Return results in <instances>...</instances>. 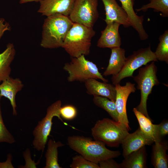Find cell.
<instances>
[{
    "label": "cell",
    "mask_w": 168,
    "mask_h": 168,
    "mask_svg": "<svg viewBox=\"0 0 168 168\" xmlns=\"http://www.w3.org/2000/svg\"><path fill=\"white\" fill-rule=\"evenodd\" d=\"M70 147L87 160L98 164L103 160L114 158L119 156V151H112L107 148L103 142L93 140L83 136L73 135L67 138Z\"/></svg>",
    "instance_id": "1"
},
{
    "label": "cell",
    "mask_w": 168,
    "mask_h": 168,
    "mask_svg": "<svg viewBox=\"0 0 168 168\" xmlns=\"http://www.w3.org/2000/svg\"><path fill=\"white\" fill-rule=\"evenodd\" d=\"M73 23L68 16L61 14L47 16L43 26L41 46L50 49L62 47Z\"/></svg>",
    "instance_id": "2"
},
{
    "label": "cell",
    "mask_w": 168,
    "mask_h": 168,
    "mask_svg": "<svg viewBox=\"0 0 168 168\" xmlns=\"http://www.w3.org/2000/svg\"><path fill=\"white\" fill-rule=\"evenodd\" d=\"M95 34L93 27L73 23L62 47L71 58L90 54L91 40Z\"/></svg>",
    "instance_id": "3"
},
{
    "label": "cell",
    "mask_w": 168,
    "mask_h": 168,
    "mask_svg": "<svg viewBox=\"0 0 168 168\" xmlns=\"http://www.w3.org/2000/svg\"><path fill=\"white\" fill-rule=\"evenodd\" d=\"M124 124L107 118L98 120L91 129L94 140L110 147H117L129 133Z\"/></svg>",
    "instance_id": "4"
},
{
    "label": "cell",
    "mask_w": 168,
    "mask_h": 168,
    "mask_svg": "<svg viewBox=\"0 0 168 168\" xmlns=\"http://www.w3.org/2000/svg\"><path fill=\"white\" fill-rule=\"evenodd\" d=\"M82 55L78 57L71 58L69 62L64 64L63 69L68 74L67 80L69 82H84L91 78L100 79L103 82L108 81L103 77L96 65L87 60Z\"/></svg>",
    "instance_id": "5"
},
{
    "label": "cell",
    "mask_w": 168,
    "mask_h": 168,
    "mask_svg": "<svg viewBox=\"0 0 168 168\" xmlns=\"http://www.w3.org/2000/svg\"><path fill=\"white\" fill-rule=\"evenodd\" d=\"M157 70L155 62L152 61L150 64L140 68L138 75L133 77L137 85V88L140 90L141 95L140 103L136 108L149 119L147 110V101L153 86L160 83L156 75Z\"/></svg>",
    "instance_id": "6"
},
{
    "label": "cell",
    "mask_w": 168,
    "mask_h": 168,
    "mask_svg": "<svg viewBox=\"0 0 168 168\" xmlns=\"http://www.w3.org/2000/svg\"><path fill=\"white\" fill-rule=\"evenodd\" d=\"M61 105V101L59 100L49 106L45 116L38 122L34 128L33 132L34 138L32 145L34 148L38 151L43 152L44 150L48 137L51 130L53 118L57 117L63 122L59 112Z\"/></svg>",
    "instance_id": "7"
},
{
    "label": "cell",
    "mask_w": 168,
    "mask_h": 168,
    "mask_svg": "<svg viewBox=\"0 0 168 168\" xmlns=\"http://www.w3.org/2000/svg\"><path fill=\"white\" fill-rule=\"evenodd\" d=\"M154 52L152 51L150 46L141 48L134 51L132 54L127 58L125 65L117 74L112 76L111 80L113 84H119L124 78L133 77V73L142 65H146L150 62H157Z\"/></svg>",
    "instance_id": "8"
},
{
    "label": "cell",
    "mask_w": 168,
    "mask_h": 168,
    "mask_svg": "<svg viewBox=\"0 0 168 168\" xmlns=\"http://www.w3.org/2000/svg\"><path fill=\"white\" fill-rule=\"evenodd\" d=\"M98 0H75L68 17L73 23L93 27L99 17Z\"/></svg>",
    "instance_id": "9"
},
{
    "label": "cell",
    "mask_w": 168,
    "mask_h": 168,
    "mask_svg": "<svg viewBox=\"0 0 168 168\" xmlns=\"http://www.w3.org/2000/svg\"><path fill=\"white\" fill-rule=\"evenodd\" d=\"M114 86L116 90L115 102L118 114V122L125 125L129 130L130 128L127 113L126 104L130 94L135 92L136 90L135 84L128 82L124 86H121L119 84Z\"/></svg>",
    "instance_id": "10"
},
{
    "label": "cell",
    "mask_w": 168,
    "mask_h": 168,
    "mask_svg": "<svg viewBox=\"0 0 168 168\" xmlns=\"http://www.w3.org/2000/svg\"><path fill=\"white\" fill-rule=\"evenodd\" d=\"M154 142V140L138 128L133 133H128L122 143L123 155L124 158L131 153L143 146L150 145Z\"/></svg>",
    "instance_id": "11"
},
{
    "label": "cell",
    "mask_w": 168,
    "mask_h": 168,
    "mask_svg": "<svg viewBox=\"0 0 168 168\" xmlns=\"http://www.w3.org/2000/svg\"><path fill=\"white\" fill-rule=\"evenodd\" d=\"M75 0H42L38 12L47 16L56 14L68 16Z\"/></svg>",
    "instance_id": "12"
},
{
    "label": "cell",
    "mask_w": 168,
    "mask_h": 168,
    "mask_svg": "<svg viewBox=\"0 0 168 168\" xmlns=\"http://www.w3.org/2000/svg\"><path fill=\"white\" fill-rule=\"evenodd\" d=\"M104 5L105 13V21L107 24L115 22L124 27L131 26L128 16L116 0H101Z\"/></svg>",
    "instance_id": "13"
},
{
    "label": "cell",
    "mask_w": 168,
    "mask_h": 168,
    "mask_svg": "<svg viewBox=\"0 0 168 168\" xmlns=\"http://www.w3.org/2000/svg\"><path fill=\"white\" fill-rule=\"evenodd\" d=\"M105 29L101 31L97 46L100 48H113L120 47L121 38L119 33L120 24L115 22L106 24Z\"/></svg>",
    "instance_id": "14"
},
{
    "label": "cell",
    "mask_w": 168,
    "mask_h": 168,
    "mask_svg": "<svg viewBox=\"0 0 168 168\" xmlns=\"http://www.w3.org/2000/svg\"><path fill=\"white\" fill-rule=\"evenodd\" d=\"M86 93L89 95L107 98L115 102L116 90L113 84L100 82L94 78L88 79L84 82Z\"/></svg>",
    "instance_id": "15"
},
{
    "label": "cell",
    "mask_w": 168,
    "mask_h": 168,
    "mask_svg": "<svg viewBox=\"0 0 168 168\" xmlns=\"http://www.w3.org/2000/svg\"><path fill=\"white\" fill-rule=\"evenodd\" d=\"M24 85L18 78H13L9 77L2 82L0 84V96H4L9 100L13 110L14 115H17L16 96L21 90Z\"/></svg>",
    "instance_id": "16"
},
{
    "label": "cell",
    "mask_w": 168,
    "mask_h": 168,
    "mask_svg": "<svg viewBox=\"0 0 168 168\" xmlns=\"http://www.w3.org/2000/svg\"><path fill=\"white\" fill-rule=\"evenodd\" d=\"M122 6L128 16L132 26L138 32L139 38L142 40H147L148 37L143 27V16H138L133 8L134 0H119Z\"/></svg>",
    "instance_id": "17"
},
{
    "label": "cell",
    "mask_w": 168,
    "mask_h": 168,
    "mask_svg": "<svg viewBox=\"0 0 168 168\" xmlns=\"http://www.w3.org/2000/svg\"><path fill=\"white\" fill-rule=\"evenodd\" d=\"M111 54L108 65L103 75H115L121 70L126 62L125 49L120 47L111 49Z\"/></svg>",
    "instance_id": "18"
},
{
    "label": "cell",
    "mask_w": 168,
    "mask_h": 168,
    "mask_svg": "<svg viewBox=\"0 0 168 168\" xmlns=\"http://www.w3.org/2000/svg\"><path fill=\"white\" fill-rule=\"evenodd\" d=\"M152 147L151 156L152 164L155 168H167L168 156L166 151L168 142L163 139L155 141Z\"/></svg>",
    "instance_id": "19"
},
{
    "label": "cell",
    "mask_w": 168,
    "mask_h": 168,
    "mask_svg": "<svg viewBox=\"0 0 168 168\" xmlns=\"http://www.w3.org/2000/svg\"><path fill=\"white\" fill-rule=\"evenodd\" d=\"M147 152L145 146L129 154L119 164L120 168H147Z\"/></svg>",
    "instance_id": "20"
},
{
    "label": "cell",
    "mask_w": 168,
    "mask_h": 168,
    "mask_svg": "<svg viewBox=\"0 0 168 168\" xmlns=\"http://www.w3.org/2000/svg\"><path fill=\"white\" fill-rule=\"evenodd\" d=\"M15 53L13 45L9 43L5 50L0 54V82L10 77L11 71L10 65Z\"/></svg>",
    "instance_id": "21"
},
{
    "label": "cell",
    "mask_w": 168,
    "mask_h": 168,
    "mask_svg": "<svg viewBox=\"0 0 168 168\" xmlns=\"http://www.w3.org/2000/svg\"><path fill=\"white\" fill-rule=\"evenodd\" d=\"M64 145L60 141L55 142L52 139L49 140L45 154V165L44 168H61L58 163V148Z\"/></svg>",
    "instance_id": "22"
},
{
    "label": "cell",
    "mask_w": 168,
    "mask_h": 168,
    "mask_svg": "<svg viewBox=\"0 0 168 168\" xmlns=\"http://www.w3.org/2000/svg\"><path fill=\"white\" fill-rule=\"evenodd\" d=\"M93 101L96 105L106 111L113 120L118 122V114L115 102L107 97L99 96H94Z\"/></svg>",
    "instance_id": "23"
},
{
    "label": "cell",
    "mask_w": 168,
    "mask_h": 168,
    "mask_svg": "<svg viewBox=\"0 0 168 168\" xmlns=\"http://www.w3.org/2000/svg\"><path fill=\"white\" fill-rule=\"evenodd\" d=\"M138 121L140 128L144 133L151 137L154 140V126L149 119L138 110L136 108L133 110Z\"/></svg>",
    "instance_id": "24"
},
{
    "label": "cell",
    "mask_w": 168,
    "mask_h": 168,
    "mask_svg": "<svg viewBox=\"0 0 168 168\" xmlns=\"http://www.w3.org/2000/svg\"><path fill=\"white\" fill-rule=\"evenodd\" d=\"M150 2L142 6L141 8L136 9L137 12H146L148 9L152 8L156 12H161L164 17L168 16V0H149Z\"/></svg>",
    "instance_id": "25"
},
{
    "label": "cell",
    "mask_w": 168,
    "mask_h": 168,
    "mask_svg": "<svg viewBox=\"0 0 168 168\" xmlns=\"http://www.w3.org/2000/svg\"><path fill=\"white\" fill-rule=\"evenodd\" d=\"M159 43L154 52L158 60L168 63V30H165L159 38Z\"/></svg>",
    "instance_id": "26"
},
{
    "label": "cell",
    "mask_w": 168,
    "mask_h": 168,
    "mask_svg": "<svg viewBox=\"0 0 168 168\" xmlns=\"http://www.w3.org/2000/svg\"><path fill=\"white\" fill-rule=\"evenodd\" d=\"M70 167L71 168H100L98 164L87 160L80 155H76L72 158Z\"/></svg>",
    "instance_id": "27"
},
{
    "label": "cell",
    "mask_w": 168,
    "mask_h": 168,
    "mask_svg": "<svg viewBox=\"0 0 168 168\" xmlns=\"http://www.w3.org/2000/svg\"><path fill=\"white\" fill-rule=\"evenodd\" d=\"M1 97L0 96V142L12 144L15 142V139L6 128L2 118L0 102Z\"/></svg>",
    "instance_id": "28"
},
{
    "label": "cell",
    "mask_w": 168,
    "mask_h": 168,
    "mask_svg": "<svg viewBox=\"0 0 168 168\" xmlns=\"http://www.w3.org/2000/svg\"><path fill=\"white\" fill-rule=\"evenodd\" d=\"M154 142L162 140L168 134V122L167 120H163L158 124H154Z\"/></svg>",
    "instance_id": "29"
},
{
    "label": "cell",
    "mask_w": 168,
    "mask_h": 168,
    "mask_svg": "<svg viewBox=\"0 0 168 168\" xmlns=\"http://www.w3.org/2000/svg\"><path fill=\"white\" fill-rule=\"evenodd\" d=\"M61 117L67 120H71L74 119L77 114L76 107L70 105H66L61 106L59 110Z\"/></svg>",
    "instance_id": "30"
},
{
    "label": "cell",
    "mask_w": 168,
    "mask_h": 168,
    "mask_svg": "<svg viewBox=\"0 0 168 168\" xmlns=\"http://www.w3.org/2000/svg\"><path fill=\"white\" fill-rule=\"evenodd\" d=\"M100 168H120L119 164L113 158H109L100 161L98 163Z\"/></svg>",
    "instance_id": "31"
},
{
    "label": "cell",
    "mask_w": 168,
    "mask_h": 168,
    "mask_svg": "<svg viewBox=\"0 0 168 168\" xmlns=\"http://www.w3.org/2000/svg\"><path fill=\"white\" fill-rule=\"evenodd\" d=\"M10 27L9 24L5 22L3 18L0 19V39L3 35L4 32L7 30H9Z\"/></svg>",
    "instance_id": "32"
},
{
    "label": "cell",
    "mask_w": 168,
    "mask_h": 168,
    "mask_svg": "<svg viewBox=\"0 0 168 168\" xmlns=\"http://www.w3.org/2000/svg\"><path fill=\"white\" fill-rule=\"evenodd\" d=\"M12 160L11 155L8 154L6 161L2 162H0V168H14L12 163Z\"/></svg>",
    "instance_id": "33"
},
{
    "label": "cell",
    "mask_w": 168,
    "mask_h": 168,
    "mask_svg": "<svg viewBox=\"0 0 168 168\" xmlns=\"http://www.w3.org/2000/svg\"><path fill=\"white\" fill-rule=\"evenodd\" d=\"M42 0H20V4L25 3L28 2L35 1L36 2H40Z\"/></svg>",
    "instance_id": "34"
}]
</instances>
